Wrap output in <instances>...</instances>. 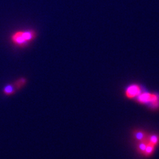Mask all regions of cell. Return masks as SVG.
<instances>
[{
    "label": "cell",
    "mask_w": 159,
    "mask_h": 159,
    "mask_svg": "<svg viewBox=\"0 0 159 159\" xmlns=\"http://www.w3.org/2000/svg\"><path fill=\"white\" fill-rule=\"evenodd\" d=\"M37 37V33L33 29L20 30L14 32L11 36V41L15 45L25 47Z\"/></svg>",
    "instance_id": "6da1fadb"
},
{
    "label": "cell",
    "mask_w": 159,
    "mask_h": 159,
    "mask_svg": "<svg viewBox=\"0 0 159 159\" xmlns=\"http://www.w3.org/2000/svg\"><path fill=\"white\" fill-rule=\"evenodd\" d=\"M156 147H157L156 146L152 145V144L150 143L148 141V144L145 148V150L143 154V157H145V158L151 157L152 155H153V154L155 153V150H156Z\"/></svg>",
    "instance_id": "277c9868"
},
{
    "label": "cell",
    "mask_w": 159,
    "mask_h": 159,
    "mask_svg": "<svg viewBox=\"0 0 159 159\" xmlns=\"http://www.w3.org/2000/svg\"><path fill=\"white\" fill-rule=\"evenodd\" d=\"M147 138V137L146 134L143 131H137V132L135 133V139L137 141V142L145 140V139H146Z\"/></svg>",
    "instance_id": "ba28073f"
},
{
    "label": "cell",
    "mask_w": 159,
    "mask_h": 159,
    "mask_svg": "<svg viewBox=\"0 0 159 159\" xmlns=\"http://www.w3.org/2000/svg\"><path fill=\"white\" fill-rule=\"evenodd\" d=\"M135 100L141 105L148 106L152 110L159 109V94L157 93L143 90Z\"/></svg>",
    "instance_id": "7a4b0ae2"
},
{
    "label": "cell",
    "mask_w": 159,
    "mask_h": 159,
    "mask_svg": "<svg viewBox=\"0 0 159 159\" xmlns=\"http://www.w3.org/2000/svg\"><path fill=\"white\" fill-rule=\"evenodd\" d=\"M147 140L148 141L152 144L155 146L157 147L159 145V136L156 134H152L151 135H148L147 137Z\"/></svg>",
    "instance_id": "8992f818"
},
{
    "label": "cell",
    "mask_w": 159,
    "mask_h": 159,
    "mask_svg": "<svg viewBox=\"0 0 159 159\" xmlns=\"http://www.w3.org/2000/svg\"><path fill=\"white\" fill-rule=\"evenodd\" d=\"M27 83V80L26 78H21L18 79L16 82H15V83L13 84L14 86L16 87V89H21V88H23L25 85Z\"/></svg>",
    "instance_id": "52a82bcc"
},
{
    "label": "cell",
    "mask_w": 159,
    "mask_h": 159,
    "mask_svg": "<svg viewBox=\"0 0 159 159\" xmlns=\"http://www.w3.org/2000/svg\"><path fill=\"white\" fill-rule=\"evenodd\" d=\"M16 88L14 86L13 84H7V86L4 87L3 91V93L6 94V96H11L16 92Z\"/></svg>",
    "instance_id": "5b68a950"
},
{
    "label": "cell",
    "mask_w": 159,
    "mask_h": 159,
    "mask_svg": "<svg viewBox=\"0 0 159 159\" xmlns=\"http://www.w3.org/2000/svg\"><path fill=\"white\" fill-rule=\"evenodd\" d=\"M143 91V87L138 84H132L127 86L124 92L126 98L135 99Z\"/></svg>",
    "instance_id": "3957f363"
}]
</instances>
